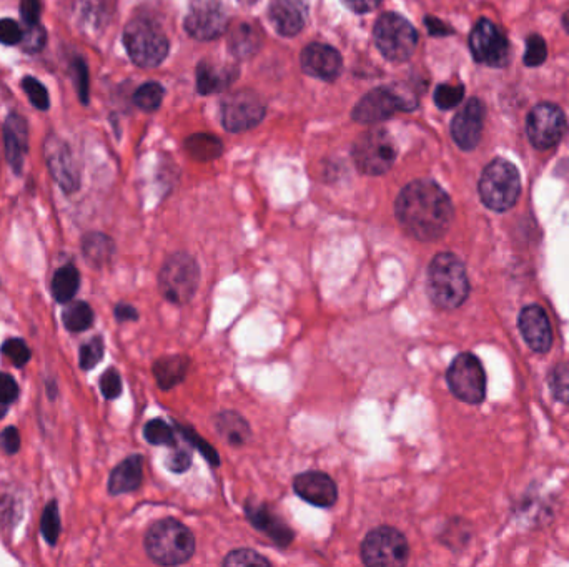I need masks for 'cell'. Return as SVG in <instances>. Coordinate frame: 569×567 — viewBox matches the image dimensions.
Returning <instances> with one entry per match:
<instances>
[{
	"label": "cell",
	"mask_w": 569,
	"mask_h": 567,
	"mask_svg": "<svg viewBox=\"0 0 569 567\" xmlns=\"http://www.w3.org/2000/svg\"><path fill=\"white\" fill-rule=\"evenodd\" d=\"M144 479V459L139 454L125 459L112 471L109 479V491L114 496L132 493L142 486Z\"/></svg>",
	"instance_id": "23"
},
{
	"label": "cell",
	"mask_w": 569,
	"mask_h": 567,
	"mask_svg": "<svg viewBox=\"0 0 569 567\" xmlns=\"http://www.w3.org/2000/svg\"><path fill=\"white\" fill-rule=\"evenodd\" d=\"M40 528H42V534H44L45 541L54 546L59 539L60 534V516H59V506L55 501L47 504L44 514H42V521H40Z\"/></svg>",
	"instance_id": "34"
},
{
	"label": "cell",
	"mask_w": 569,
	"mask_h": 567,
	"mask_svg": "<svg viewBox=\"0 0 569 567\" xmlns=\"http://www.w3.org/2000/svg\"><path fill=\"white\" fill-rule=\"evenodd\" d=\"M410 546L403 533L391 526H380L367 534L362 543V561L370 567L405 566Z\"/></svg>",
	"instance_id": "7"
},
{
	"label": "cell",
	"mask_w": 569,
	"mask_h": 567,
	"mask_svg": "<svg viewBox=\"0 0 569 567\" xmlns=\"http://www.w3.org/2000/svg\"><path fill=\"white\" fill-rule=\"evenodd\" d=\"M22 87H24L25 92L29 95L30 102L34 104V107L40 110L49 109V94H47V89L42 85V82L34 79V77H25V79L22 80Z\"/></svg>",
	"instance_id": "43"
},
{
	"label": "cell",
	"mask_w": 569,
	"mask_h": 567,
	"mask_svg": "<svg viewBox=\"0 0 569 567\" xmlns=\"http://www.w3.org/2000/svg\"><path fill=\"white\" fill-rule=\"evenodd\" d=\"M375 42L386 59L405 62L415 54L418 34L413 25L400 15L383 14L375 25Z\"/></svg>",
	"instance_id": "8"
},
{
	"label": "cell",
	"mask_w": 569,
	"mask_h": 567,
	"mask_svg": "<svg viewBox=\"0 0 569 567\" xmlns=\"http://www.w3.org/2000/svg\"><path fill=\"white\" fill-rule=\"evenodd\" d=\"M307 7L303 0H272L270 20L282 35H297L305 25Z\"/></svg>",
	"instance_id": "22"
},
{
	"label": "cell",
	"mask_w": 569,
	"mask_h": 567,
	"mask_svg": "<svg viewBox=\"0 0 569 567\" xmlns=\"http://www.w3.org/2000/svg\"><path fill=\"white\" fill-rule=\"evenodd\" d=\"M548 57V47L541 35L535 34L526 40L525 65L528 67H540L545 64Z\"/></svg>",
	"instance_id": "39"
},
{
	"label": "cell",
	"mask_w": 569,
	"mask_h": 567,
	"mask_svg": "<svg viewBox=\"0 0 569 567\" xmlns=\"http://www.w3.org/2000/svg\"><path fill=\"white\" fill-rule=\"evenodd\" d=\"M144 436L150 444L155 446H177L174 428L167 425L164 420H152L145 425Z\"/></svg>",
	"instance_id": "32"
},
{
	"label": "cell",
	"mask_w": 569,
	"mask_h": 567,
	"mask_svg": "<svg viewBox=\"0 0 569 567\" xmlns=\"http://www.w3.org/2000/svg\"><path fill=\"white\" fill-rule=\"evenodd\" d=\"M45 40H47V34H45L42 25H25V32H22L20 45H22V49H24L25 52L37 54V52L44 49Z\"/></svg>",
	"instance_id": "41"
},
{
	"label": "cell",
	"mask_w": 569,
	"mask_h": 567,
	"mask_svg": "<svg viewBox=\"0 0 569 567\" xmlns=\"http://www.w3.org/2000/svg\"><path fill=\"white\" fill-rule=\"evenodd\" d=\"M100 391L107 400L119 398L120 393H122V378H120L119 371L114 370V368L105 371L100 378Z\"/></svg>",
	"instance_id": "45"
},
{
	"label": "cell",
	"mask_w": 569,
	"mask_h": 567,
	"mask_svg": "<svg viewBox=\"0 0 569 567\" xmlns=\"http://www.w3.org/2000/svg\"><path fill=\"white\" fill-rule=\"evenodd\" d=\"M521 335L531 350L536 353H548L553 345V331L546 311L538 305L526 306L521 311L520 320Z\"/></svg>",
	"instance_id": "18"
},
{
	"label": "cell",
	"mask_w": 569,
	"mask_h": 567,
	"mask_svg": "<svg viewBox=\"0 0 569 567\" xmlns=\"http://www.w3.org/2000/svg\"><path fill=\"white\" fill-rule=\"evenodd\" d=\"M180 433L184 434V438L192 444V448H197L200 453H202L203 458L208 459V463L212 464V466H217L220 464V458H218L217 451L207 443V441H203L200 436H198L195 431H192L190 428H184V426H180Z\"/></svg>",
	"instance_id": "44"
},
{
	"label": "cell",
	"mask_w": 569,
	"mask_h": 567,
	"mask_svg": "<svg viewBox=\"0 0 569 567\" xmlns=\"http://www.w3.org/2000/svg\"><path fill=\"white\" fill-rule=\"evenodd\" d=\"M426 24L430 27L431 34L445 35L450 34L451 32L448 27H445V24H441V22H438V20L435 19L426 20Z\"/></svg>",
	"instance_id": "54"
},
{
	"label": "cell",
	"mask_w": 569,
	"mask_h": 567,
	"mask_svg": "<svg viewBox=\"0 0 569 567\" xmlns=\"http://www.w3.org/2000/svg\"><path fill=\"white\" fill-rule=\"evenodd\" d=\"M124 44L130 59L144 69L157 67L169 54V40L164 32L145 19H135L127 25Z\"/></svg>",
	"instance_id": "5"
},
{
	"label": "cell",
	"mask_w": 569,
	"mask_h": 567,
	"mask_svg": "<svg viewBox=\"0 0 569 567\" xmlns=\"http://www.w3.org/2000/svg\"><path fill=\"white\" fill-rule=\"evenodd\" d=\"M396 148L388 132L373 129L363 134L353 147V160L365 175H383L395 162Z\"/></svg>",
	"instance_id": "10"
},
{
	"label": "cell",
	"mask_w": 569,
	"mask_h": 567,
	"mask_svg": "<svg viewBox=\"0 0 569 567\" xmlns=\"http://www.w3.org/2000/svg\"><path fill=\"white\" fill-rule=\"evenodd\" d=\"M270 561L263 558L262 554L255 553L252 549H237L228 554L223 559V566L227 567H245V566H270Z\"/></svg>",
	"instance_id": "36"
},
{
	"label": "cell",
	"mask_w": 569,
	"mask_h": 567,
	"mask_svg": "<svg viewBox=\"0 0 569 567\" xmlns=\"http://www.w3.org/2000/svg\"><path fill=\"white\" fill-rule=\"evenodd\" d=\"M115 318L119 321H135L139 320V313L134 306L120 303V305L115 306Z\"/></svg>",
	"instance_id": "53"
},
{
	"label": "cell",
	"mask_w": 569,
	"mask_h": 567,
	"mask_svg": "<svg viewBox=\"0 0 569 567\" xmlns=\"http://www.w3.org/2000/svg\"><path fill=\"white\" fill-rule=\"evenodd\" d=\"M302 67L308 75L333 82L342 72V55L330 45L312 44L303 50Z\"/></svg>",
	"instance_id": "19"
},
{
	"label": "cell",
	"mask_w": 569,
	"mask_h": 567,
	"mask_svg": "<svg viewBox=\"0 0 569 567\" xmlns=\"http://www.w3.org/2000/svg\"><path fill=\"white\" fill-rule=\"evenodd\" d=\"M415 107L413 97L406 99L393 89H375L358 102L352 117L360 124H373L388 119L398 110H413Z\"/></svg>",
	"instance_id": "13"
},
{
	"label": "cell",
	"mask_w": 569,
	"mask_h": 567,
	"mask_svg": "<svg viewBox=\"0 0 569 567\" xmlns=\"http://www.w3.org/2000/svg\"><path fill=\"white\" fill-rule=\"evenodd\" d=\"M481 202L495 212H506L515 205L520 197V173L513 163L503 158H496L481 173L480 183Z\"/></svg>",
	"instance_id": "4"
},
{
	"label": "cell",
	"mask_w": 569,
	"mask_h": 567,
	"mask_svg": "<svg viewBox=\"0 0 569 567\" xmlns=\"http://www.w3.org/2000/svg\"><path fill=\"white\" fill-rule=\"evenodd\" d=\"M200 285V268L189 253H175L160 270L159 286L165 300L185 305L192 300Z\"/></svg>",
	"instance_id": "6"
},
{
	"label": "cell",
	"mask_w": 569,
	"mask_h": 567,
	"mask_svg": "<svg viewBox=\"0 0 569 567\" xmlns=\"http://www.w3.org/2000/svg\"><path fill=\"white\" fill-rule=\"evenodd\" d=\"M5 152L9 163L15 168V172H20L24 153H27V124L19 115H10L4 127Z\"/></svg>",
	"instance_id": "24"
},
{
	"label": "cell",
	"mask_w": 569,
	"mask_h": 567,
	"mask_svg": "<svg viewBox=\"0 0 569 567\" xmlns=\"http://www.w3.org/2000/svg\"><path fill=\"white\" fill-rule=\"evenodd\" d=\"M471 54L476 62L501 69L510 62V44L506 35L491 20L481 19L470 35Z\"/></svg>",
	"instance_id": "11"
},
{
	"label": "cell",
	"mask_w": 569,
	"mask_h": 567,
	"mask_svg": "<svg viewBox=\"0 0 569 567\" xmlns=\"http://www.w3.org/2000/svg\"><path fill=\"white\" fill-rule=\"evenodd\" d=\"M465 97V87L463 85H440L435 92V104L441 110L455 109L461 104Z\"/></svg>",
	"instance_id": "37"
},
{
	"label": "cell",
	"mask_w": 569,
	"mask_h": 567,
	"mask_svg": "<svg viewBox=\"0 0 569 567\" xmlns=\"http://www.w3.org/2000/svg\"><path fill=\"white\" fill-rule=\"evenodd\" d=\"M428 295L441 310H456L470 295L466 268L453 253H438L428 267Z\"/></svg>",
	"instance_id": "2"
},
{
	"label": "cell",
	"mask_w": 569,
	"mask_h": 567,
	"mask_svg": "<svg viewBox=\"0 0 569 567\" xmlns=\"http://www.w3.org/2000/svg\"><path fill=\"white\" fill-rule=\"evenodd\" d=\"M80 286V273L74 265H65L55 272L52 278V296L59 303H70L77 295Z\"/></svg>",
	"instance_id": "27"
},
{
	"label": "cell",
	"mask_w": 569,
	"mask_h": 567,
	"mask_svg": "<svg viewBox=\"0 0 569 567\" xmlns=\"http://www.w3.org/2000/svg\"><path fill=\"white\" fill-rule=\"evenodd\" d=\"M190 360L187 356L174 355L155 361L154 376L162 390H172L189 373Z\"/></svg>",
	"instance_id": "25"
},
{
	"label": "cell",
	"mask_w": 569,
	"mask_h": 567,
	"mask_svg": "<svg viewBox=\"0 0 569 567\" xmlns=\"http://www.w3.org/2000/svg\"><path fill=\"white\" fill-rule=\"evenodd\" d=\"M104 341L100 336L90 340L89 343H85L82 348H80V366L84 370H92L95 366L99 365L102 358H104Z\"/></svg>",
	"instance_id": "40"
},
{
	"label": "cell",
	"mask_w": 569,
	"mask_h": 567,
	"mask_svg": "<svg viewBox=\"0 0 569 567\" xmlns=\"http://www.w3.org/2000/svg\"><path fill=\"white\" fill-rule=\"evenodd\" d=\"M162 100H164V89L157 82L142 85L134 95L135 105L145 112L159 109Z\"/></svg>",
	"instance_id": "33"
},
{
	"label": "cell",
	"mask_w": 569,
	"mask_h": 567,
	"mask_svg": "<svg viewBox=\"0 0 569 567\" xmlns=\"http://www.w3.org/2000/svg\"><path fill=\"white\" fill-rule=\"evenodd\" d=\"M22 40V29L12 19L0 20V42L4 45H17Z\"/></svg>",
	"instance_id": "46"
},
{
	"label": "cell",
	"mask_w": 569,
	"mask_h": 567,
	"mask_svg": "<svg viewBox=\"0 0 569 567\" xmlns=\"http://www.w3.org/2000/svg\"><path fill=\"white\" fill-rule=\"evenodd\" d=\"M62 321H64L67 330L72 331V333H80V331L89 330L94 323V311L90 308L89 303L74 301L65 308Z\"/></svg>",
	"instance_id": "29"
},
{
	"label": "cell",
	"mask_w": 569,
	"mask_h": 567,
	"mask_svg": "<svg viewBox=\"0 0 569 567\" xmlns=\"http://www.w3.org/2000/svg\"><path fill=\"white\" fill-rule=\"evenodd\" d=\"M45 155L49 163L50 173L65 192H75L79 188V175L74 165V158L69 147L60 140L49 137L45 145Z\"/></svg>",
	"instance_id": "20"
},
{
	"label": "cell",
	"mask_w": 569,
	"mask_h": 567,
	"mask_svg": "<svg viewBox=\"0 0 569 567\" xmlns=\"http://www.w3.org/2000/svg\"><path fill=\"white\" fill-rule=\"evenodd\" d=\"M0 448L4 449L7 454H15L20 448L19 429L14 426L5 428L0 434Z\"/></svg>",
	"instance_id": "49"
},
{
	"label": "cell",
	"mask_w": 569,
	"mask_h": 567,
	"mask_svg": "<svg viewBox=\"0 0 569 567\" xmlns=\"http://www.w3.org/2000/svg\"><path fill=\"white\" fill-rule=\"evenodd\" d=\"M7 406H9L7 403H2V401H0V420H2L5 415H7V410H9Z\"/></svg>",
	"instance_id": "55"
},
{
	"label": "cell",
	"mask_w": 569,
	"mask_h": 567,
	"mask_svg": "<svg viewBox=\"0 0 569 567\" xmlns=\"http://www.w3.org/2000/svg\"><path fill=\"white\" fill-rule=\"evenodd\" d=\"M75 74H77V89H79L80 99L85 104L87 95H89V74H87V67L82 60L75 62Z\"/></svg>",
	"instance_id": "51"
},
{
	"label": "cell",
	"mask_w": 569,
	"mask_h": 567,
	"mask_svg": "<svg viewBox=\"0 0 569 567\" xmlns=\"http://www.w3.org/2000/svg\"><path fill=\"white\" fill-rule=\"evenodd\" d=\"M563 24H565V29L568 30L569 34V10L566 12L565 17H563Z\"/></svg>",
	"instance_id": "56"
},
{
	"label": "cell",
	"mask_w": 569,
	"mask_h": 567,
	"mask_svg": "<svg viewBox=\"0 0 569 567\" xmlns=\"http://www.w3.org/2000/svg\"><path fill=\"white\" fill-rule=\"evenodd\" d=\"M265 115V105L257 95L248 92L238 94L223 100L222 122L228 132H245L260 124Z\"/></svg>",
	"instance_id": "15"
},
{
	"label": "cell",
	"mask_w": 569,
	"mask_h": 567,
	"mask_svg": "<svg viewBox=\"0 0 569 567\" xmlns=\"http://www.w3.org/2000/svg\"><path fill=\"white\" fill-rule=\"evenodd\" d=\"M215 428L232 446H243L250 436L247 421L235 411H223L215 420Z\"/></svg>",
	"instance_id": "26"
},
{
	"label": "cell",
	"mask_w": 569,
	"mask_h": 567,
	"mask_svg": "<svg viewBox=\"0 0 569 567\" xmlns=\"http://www.w3.org/2000/svg\"><path fill=\"white\" fill-rule=\"evenodd\" d=\"M528 137L540 150H550L563 140L568 130V120L560 107L553 104L536 105L528 115Z\"/></svg>",
	"instance_id": "12"
},
{
	"label": "cell",
	"mask_w": 569,
	"mask_h": 567,
	"mask_svg": "<svg viewBox=\"0 0 569 567\" xmlns=\"http://www.w3.org/2000/svg\"><path fill=\"white\" fill-rule=\"evenodd\" d=\"M227 27V14L218 0H195L185 19V29L197 40L217 39Z\"/></svg>",
	"instance_id": "14"
},
{
	"label": "cell",
	"mask_w": 569,
	"mask_h": 567,
	"mask_svg": "<svg viewBox=\"0 0 569 567\" xmlns=\"http://www.w3.org/2000/svg\"><path fill=\"white\" fill-rule=\"evenodd\" d=\"M228 77L225 70H217V67L212 65L202 64L198 67L197 82L198 92L203 95L213 94V92H220L228 85Z\"/></svg>",
	"instance_id": "30"
},
{
	"label": "cell",
	"mask_w": 569,
	"mask_h": 567,
	"mask_svg": "<svg viewBox=\"0 0 569 567\" xmlns=\"http://www.w3.org/2000/svg\"><path fill=\"white\" fill-rule=\"evenodd\" d=\"M114 252V242L104 233H90L84 238V255L94 265L109 262Z\"/></svg>",
	"instance_id": "28"
},
{
	"label": "cell",
	"mask_w": 569,
	"mask_h": 567,
	"mask_svg": "<svg viewBox=\"0 0 569 567\" xmlns=\"http://www.w3.org/2000/svg\"><path fill=\"white\" fill-rule=\"evenodd\" d=\"M446 380L451 393L458 400L465 401L468 405H480L486 395V375L481 361L471 353H461L456 356Z\"/></svg>",
	"instance_id": "9"
},
{
	"label": "cell",
	"mask_w": 569,
	"mask_h": 567,
	"mask_svg": "<svg viewBox=\"0 0 569 567\" xmlns=\"http://www.w3.org/2000/svg\"><path fill=\"white\" fill-rule=\"evenodd\" d=\"M19 398V385L12 376L0 373V401L2 403H14Z\"/></svg>",
	"instance_id": "47"
},
{
	"label": "cell",
	"mask_w": 569,
	"mask_h": 567,
	"mask_svg": "<svg viewBox=\"0 0 569 567\" xmlns=\"http://www.w3.org/2000/svg\"><path fill=\"white\" fill-rule=\"evenodd\" d=\"M145 551L155 564L180 566L192 559L195 539L192 531L177 519H160L145 534Z\"/></svg>",
	"instance_id": "3"
},
{
	"label": "cell",
	"mask_w": 569,
	"mask_h": 567,
	"mask_svg": "<svg viewBox=\"0 0 569 567\" xmlns=\"http://www.w3.org/2000/svg\"><path fill=\"white\" fill-rule=\"evenodd\" d=\"M293 488L303 501L318 508H332L333 504L337 503V484L322 471L298 474L297 478L293 479Z\"/></svg>",
	"instance_id": "17"
},
{
	"label": "cell",
	"mask_w": 569,
	"mask_h": 567,
	"mask_svg": "<svg viewBox=\"0 0 569 567\" xmlns=\"http://www.w3.org/2000/svg\"><path fill=\"white\" fill-rule=\"evenodd\" d=\"M190 464H192V456L185 449H175L174 453L170 454L169 459H167V468L172 473H185L190 468Z\"/></svg>",
	"instance_id": "48"
},
{
	"label": "cell",
	"mask_w": 569,
	"mask_h": 567,
	"mask_svg": "<svg viewBox=\"0 0 569 567\" xmlns=\"http://www.w3.org/2000/svg\"><path fill=\"white\" fill-rule=\"evenodd\" d=\"M395 213L410 237L420 242H435L450 230L453 203L438 183L415 180L396 198Z\"/></svg>",
	"instance_id": "1"
},
{
	"label": "cell",
	"mask_w": 569,
	"mask_h": 567,
	"mask_svg": "<svg viewBox=\"0 0 569 567\" xmlns=\"http://www.w3.org/2000/svg\"><path fill=\"white\" fill-rule=\"evenodd\" d=\"M187 150L193 158L208 162V160H213L220 155L222 143L212 135L198 134L187 140Z\"/></svg>",
	"instance_id": "31"
},
{
	"label": "cell",
	"mask_w": 569,
	"mask_h": 567,
	"mask_svg": "<svg viewBox=\"0 0 569 567\" xmlns=\"http://www.w3.org/2000/svg\"><path fill=\"white\" fill-rule=\"evenodd\" d=\"M245 513H247L250 523L255 528L260 529L262 533L267 534L273 543L282 546V548L292 543V529L288 528L287 524L283 523L282 519L278 518L277 514H273L267 506L247 503Z\"/></svg>",
	"instance_id": "21"
},
{
	"label": "cell",
	"mask_w": 569,
	"mask_h": 567,
	"mask_svg": "<svg viewBox=\"0 0 569 567\" xmlns=\"http://www.w3.org/2000/svg\"><path fill=\"white\" fill-rule=\"evenodd\" d=\"M2 353H4L12 365L17 366V368H22V366L27 365L30 360V348L27 346L24 340L20 338H14V340L5 341L2 345Z\"/></svg>",
	"instance_id": "42"
},
{
	"label": "cell",
	"mask_w": 569,
	"mask_h": 567,
	"mask_svg": "<svg viewBox=\"0 0 569 567\" xmlns=\"http://www.w3.org/2000/svg\"><path fill=\"white\" fill-rule=\"evenodd\" d=\"M257 47V35L253 32L252 27H248V25L238 27L237 32L233 35V39H230V49H232L235 54L240 55V57L253 54V52L257 50Z\"/></svg>",
	"instance_id": "35"
},
{
	"label": "cell",
	"mask_w": 569,
	"mask_h": 567,
	"mask_svg": "<svg viewBox=\"0 0 569 567\" xmlns=\"http://www.w3.org/2000/svg\"><path fill=\"white\" fill-rule=\"evenodd\" d=\"M20 15H22V20H24L25 25L39 24V0H22V2H20Z\"/></svg>",
	"instance_id": "50"
},
{
	"label": "cell",
	"mask_w": 569,
	"mask_h": 567,
	"mask_svg": "<svg viewBox=\"0 0 569 567\" xmlns=\"http://www.w3.org/2000/svg\"><path fill=\"white\" fill-rule=\"evenodd\" d=\"M485 115V105L478 99L468 100V104L455 115L451 122V135L458 147L463 150L476 148L480 143Z\"/></svg>",
	"instance_id": "16"
},
{
	"label": "cell",
	"mask_w": 569,
	"mask_h": 567,
	"mask_svg": "<svg viewBox=\"0 0 569 567\" xmlns=\"http://www.w3.org/2000/svg\"><path fill=\"white\" fill-rule=\"evenodd\" d=\"M550 385L553 395L561 403L569 405V363H561V365L556 366L551 373Z\"/></svg>",
	"instance_id": "38"
},
{
	"label": "cell",
	"mask_w": 569,
	"mask_h": 567,
	"mask_svg": "<svg viewBox=\"0 0 569 567\" xmlns=\"http://www.w3.org/2000/svg\"><path fill=\"white\" fill-rule=\"evenodd\" d=\"M347 4L348 9H352L357 14H365V12H372L377 9L381 0H343Z\"/></svg>",
	"instance_id": "52"
}]
</instances>
